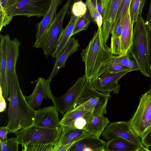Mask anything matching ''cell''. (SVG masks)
Here are the masks:
<instances>
[{
  "label": "cell",
  "instance_id": "obj_27",
  "mask_svg": "<svg viewBox=\"0 0 151 151\" xmlns=\"http://www.w3.org/2000/svg\"><path fill=\"white\" fill-rule=\"evenodd\" d=\"M112 61L115 63L127 67L132 71L139 70L136 61L132 55L129 53L124 55L114 56Z\"/></svg>",
  "mask_w": 151,
  "mask_h": 151
},
{
  "label": "cell",
  "instance_id": "obj_31",
  "mask_svg": "<svg viewBox=\"0 0 151 151\" xmlns=\"http://www.w3.org/2000/svg\"><path fill=\"white\" fill-rule=\"evenodd\" d=\"M129 69H130L123 65L115 63L112 62L111 60L105 64L101 67L98 74V78L106 71L117 72Z\"/></svg>",
  "mask_w": 151,
  "mask_h": 151
},
{
  "label": "cell",
  "instance_id": "obj_45",
  "mask_svg": "<svg viewBox=\"0 0 151 151\" xmlns=\"http://www.w3.org/2000/svg\"><path fill=\"white\" fill-rule=\"evenodd\" d=\"M82 1V0H74V2L77 1Z\"/></svg>",
  "mask_w": 151,
  "mask_h": 151
},
{
  "label": "cell",
  "instance_id": "obj_21",
  "mask_svg": "<svg viewBox=\"0 0 151 151\" xmlns=\"http://www.w3.org/2000/svg\"><path fill=\"white\" fill-rule=\"evenodd\" d=\"M61 126L62 132L58 143L55 145L76 143L88 134L84 129H79L69 126Z\"/></svg>",
  "mask_w": 151,
  "mask_h": 151
},
{
  "label": "cell",
  "instance_id": "obj_1",
  "mask_svg": "<svg viewBox=\"0 0 151 151\" xmlns=\"http://www.w3.org/2000/svg\"><path fill=\"white\" fill-rule=\"evenodd\" d=\"M9 101L7 125L9 133H15L20 129L33 124L35 110L28 104L20 88L15 71L10 76L9 82Z\"/></svg>",
  "mask_w": 151,
  "mask_h": 151
},
{
  "label": "cell",
  "instance_id": "obj_20",
  "mask_svg": "<svg viewBox=\"0 0 151 151\" xmlns=\"http://www.w3.org/2000/svg\"><path fill=\"white\" fill-rule=\"evenodd\" d=\"M63 0H52L50 7L42 20L37 24L36 40L41 38L47 30L56 15L58 6L60 5Z\"/></svg>",
  "mask_w": 151,
  "mask_h": 151
},
{
  "label": "cell",
  "instance_id": "obj_11",
  "mask_svg": "<svg viewBox=\"0 0 151 151\" xmlns=\"http://www.w3.org/2000/svg\"><path fill=\"white\" fill-rule=\"evenodd\" d=\"M86 81L85 75L80 77L75 83L63 96L57 97L52 94L51 99L54 106L63 116L80 92Z\"/></svg>",
  "mask_w": 151,
  "mask_h": 151
},
{
  "label": "cell",
  "instance_id": "obj_41",
  "mask_svg": "<svg viewBox=\"0 0 151 151\" xmlns=\"http://www.w3.org/2000/svg\"><path fill=\"white\" fill-rule=\"evenodd\" d=\"M5 99L3 97L1 92L0 91V112H2L5 110L6 108V103Z\"/></svg>",
  "mask_w": 151,
  "mask_h": 151
},
{
  "label": "cell",
  "instance_id": "obj_40",
  "mask_svg": "<svg viewBox=\"0 0 151 151\" xmlns=\"http://www.w3.org/2000/svg\"><path fill=\"white\" fill-rule=\"evenodd\" d=\"M91 0L95 7L102 16L103 11L102 7L101 0Z\"/></svg>",
  "mask_w": 151,
  "mask_h": 151
},
{
  "label": "cell",
  "instance_id": "obj_14",
  "mask_svg": "<svg viewBox=\"0 0 151 151\" xmlns=\"http://www.w3.org/2000/svg\"><path fill=\"white\" fill-rule=\"evenodd\" d=\"M10 39L9 34L0 35V88L5 100H8L9 91L6 83L7 48Z\"/></svg>",
  "mask_w": 151,
  "mask_h": 151
},
{
  "label": "cell",
  "instance_id": "obj_15",
  "mask_svg": "<svg viewBox=\"0 0 151 151\" xmlns=\"http://www.w3.org/2000/svg\"><path fill=\"white\" fill-rule=\"evenodd\" d=\"M122 0H111L102 15V37L106 43L109 37L112 26L115 21Z\"/></svg>",
  "mask_w": 151,
  "mask_h": 151
},
{
  "label": "cell",
  "instance_id": "obj_18",
  "mask_svg": "<svg viewBox=\"0 0 151 151\" xmlns=\"http://www.w3.org/2000/svg\"><path fill=\"white\" fill-rule=\"evenodd\" d=\"M134 24L131 19L129 9L122 23L120 37L121 49L120 55L126 54L130 49L132 42Z\"/></svg>",
  "mask_w": 151,
  "mask_h": 151
},
{
  "label": "cell",
  "instance_id": "obj_2",
  "mask_svg": "<svg viewBox=\"0 0 151 151\" xmlns=\"http://www.w3.org/2000/svg\"><path fill=\"white\" fill-rule=\"evenodd\" d=\"M85 67L86 80L91 83L98 78L101 67L111 61L114 56L104 42L102 37V27H98L87 47L81 53Z\"/></svg>",
  "mask_w": 151,
  "mask_h": 151
},
{
  "label": "cell",
  "instance_id": "obj_8",
  "mask_svg": "<svg viewBox=\"0 0 151 151\" xmlns=\"http://www.w3.org/2000/svg\"><path fill=\"white\" fill-rule=\"evenodd\" d=\"M52 0H18L9 9L8 15L11 21L14 16L27 17H44L48 11Z\"/></svg>",
  "mask_w": 151,
  "mask_h": 151
},
{
  "label": "cell",
  "instance_id": "obj_23",
  "mask_svg": "<svg viewBox=\"0 0 151 151\" xmlns=\"http://www.w3.org/2000/svg\"><path fill=\"white\" fill-rule=\"evenodd\" d=\"M106 151H145L142 148L120 137L107 142Z\"/></svg>",
  "mask_w": 151,
  "mask_h": 151
},
{
  "label": "cell",
  "instance_id": "obj_30",
  "mask_svg": "<svg viewBox=\"0 0 151 151\" xmlns=\"http://www.w3.org/2000/svg\"><path fill=\"white\" fill-rule=\"evenodd\" d=\"M86 4L94 22L97 25L98 27H102V16L95 7L91 0H86Z\"/></svg>",
  "mask_w": 151,
  "mask_h": 151
},
{
  "label": "cell",
  "instance_id": "obj_43",
  "mask_svg": "<svg viewBox=\"0 0 151 151\" xmlns=\"http://www.w3.org/2000/svg\"><path fill=\"white\" fill-rule=\"evenodd\" d=\"M110 1L111 0H101L103 11L106 8Z\"/></svg>",
  "mask_w": 151,
  "mask_h": 151
},
{
  "label": "cell",
  "instance_id": "obj_10",
  "mask_svg": "<svg viewBox=\"0 0 151 151\" xmlns=\"http://www.w3.org/2000/svg\"><path fill=\"white\" fill-rule=\"evenodd\" d=\"M132 71L129 69L117 72L106 71L91 83L93 88L98 91L106 93L113 92L114 93L117 94L119 93L120 88L118 81Z\"/></svg>",
  "mask_w": 151,
  "mask_h": 151
},
{
  "label": "cell",
  "instance_id": "obj_39",
  "mask_svg": "<svg viewBox=\"0 0 151 151\" xmlns=\"http://www.w3.org/2000/svg\"><path fill=\"white\" fill-rule=\"evenodd\" d=\"M149 42V60L150 69V77L151 83L150 88L151 89V29H149L148 32Z\"/></svg>",
  "mask_w": 151,
  "mask_h": 151
},
{
  "label": "cell",
  "instance_id": "obj_37",
  "mask_svg": "<svg viewBox=\"0 0 151 151\" xmlns=\"http://www.w3.org/2000/svg\"><path fill=\"white\" fill-rule=\"evenodd\" d=\"M141 141L144 146L149 149L151 147V129L141 138Z\"/></svg>",
  "mask_w": 151,
  "mask_h": 151
},
{
  "label": "cell",
  "instance_id": "obj_36",
  "mask_svg": "<svg viewBox=\"0 0 151 151\" xmlns=\"http://www.w3.org/2000/svg\"><path fill=\"white\" fill-rule=\"evenodd\" d=\"M110 48L113 55H120L121 47L120 38L119 37L112 35Z\"/></svg>",
  "mask_w": 151,
  "mask_h": 151
},
{
  "label": "cell",
  "instance_id": "obj_5",
  "mask_svg": "<svg viewBox=\"0 0 151 151\" xmlns=\"http://www.w3.org/2000/svg\"><path fill=\"white\" fill-rule=\"evenodd\" d=\"M70 5L67 1L55 16L52 23L43 36L36 40L33 47L42 48L46 58L51 55L60 41L64 31L63 22L68 12Z\"/></svg>",
  "mask_w": 151,
  "mask_h": 151
},
{
  "label": "cell",
  "instance_id": "obj_34",
  "mask_svg": "<svg viewBox=\"0 0 151 151\" xmlns=\"http://www.w3.org/2000/svg\"><path fill=\"white\" fill-rule=\"evenodd\" d=\"M54 145L52 144H29L24 145L22 151H53Z\"/></svg>",
  "mask_w": 151,
  "mask_h": 151
},
{
  "label": "cell",
  "instance_id": "obj_35",
  "mask_svg": "<svg viewBox=\"0 0 151 151\" xmlns=\"http://www.w3.org/2000/svg\"><path fill=\"white\" fill-rule=\"evenodd\" d=\"M87 8L86 4L82 1L75 2L72 5V14L77 17L82 16L86 14Z\"/></svg>",
  "mask_w": 151,
  "mask_h": 151
},
{
  "label": "cell",
  "instance_id": "obj_29",
  "mask_svg": "<svg viewBox=\"0 0 151 151\" xmlns=\"http://www.w3.org/2000/svg\"><path fill=\"white\" fill-rule=\"evenodd\" d=\"M10 0H0V31L11 22L8 15Z\"/></svg>",
  "mask_w": 151,
  "mask_h": 151
},
{
  "label": "cell",
  "instance_id": "obj_24",
  "mask_svg": "<svg viewBox=\"0 0 151 151\" xmlns=\"http://www.w3.org/2000/svg\"><path fill=\"white\" fill-rule=\"evenodd\" d=\"M79 17L72 14L68 24L64 29L60 41L51 55L52 58H57L65 47L72 36L74 25Z\"/></svg>",
  "mask_w": 151,
  "mask_h": 151
},
{
  "label": "cell",
  "instance_id": "obj_7",
  "mask_svg": "<svg viewBox=\"0 0 151 151\" xmlns=\"http://www.w3.org/2000/svg\"><path fill=\"white\" fill-rule=\"evenodd\" d=\"M128 121L131 129L141 138L151 129V89L142 95L136 111Z\"/></svg>",
  "mask_w": 151,
  "mask_h": 151
},
{
  "label": "cell",
  "instance_id": "obj_12",
  "mask_svg": "<svg viewBox=\"0 0 151 151\" xmlns=\"http://www.w3.org/2000/svg\"><path fill=\"white\" fill-rule=\"evenodd\" d=\"M36 85L32 94L28 96H24L29 105L34 110L40 109L44 99H51L52 94L50 86V81L43 78L39 77L35 82Z\"/></svg>",
  "mask_w": 151,
  "mask_h": 151
},
{
  "label": "cell",
  "instance_id": "obj_38",
  "mask_svg": "<svg viewBox=\"0 0 151 151\" xmlns=\"http://www.w3.org/2000/svg\"><path fill=\"white\" fill-rule=\"evenodd\" d=\"M0 130V141L4 142L8 139L7 135L9 133V129L6 126L1 127Z\"/></svg>",
  "mask_w": 151,
  "mask_h": 151
},
{
  "label": "cell",
  "instance_id": "obj_19",
  "mask_svg": "<svg viewBox=\"0 0 151 151\" xmlns=\"http://www.w3.org/2000/svg\"><path fill=\"white\" fill-rule=\"evenodd\" d=\"M20 42L17 38L10 40L7 48L6 83L9 89V82L11 75L16 70V66L19 55Z\"/></svg>",
  "mask_w": 151,
  "mask_h": 151
},
{
  "label": "cell",
  "instance_id": "obj_44",
  "mask_svg": "<svg viewBox=\"0 0 151 151\" xmlns=\"http://www.w3.org/2000/svg\"><path fill=\"white\" fill-rule=\"evenodd\" d=\"M17 0H10V8L13 5H14V4H15Z\"/></svg>",
  "mask_w": 151,
  "mask_h": 151
},
{
  "label": "cell",
  "instance_id": "obj_32",
  "mask_svg": "<svg viewBox=\"0 0 151 151\" xmlns=\"http://www.w3.org/2000/svg\"><path fill=\"white\" fill-rule=\"evenodd\" d=\"M86 14L80 17L77 21L73 28L72 36L81 31L86 30L88 27L91 21L89 16Z\"/></svg>",
  "mask_w": 151,
  "mask_h": 151
},
{
  "label": "cell",
  "instance_id": "obj_26",
  "mask_svg": "<svg viewBox=\"0 0 151 151\" xmlns=\"http://www.w3.org/2000/svg\"><path fill=\"white\" fill-rule=\"evenodd\" d=\"M91 112L78 108L67 111L60 120L59 125L71 126L75 122Z\"/></svg>",
  "mask_w": 151,
  "mask_h": 151
},
{
  "label": "cell",
  "instance_id": "obj_42",
  "mask_svg": "<svg viewBox=\"0 0 151 151\" xmlns=\"http://www.w3.org/2000/svg\"><path fill=\"white\" fill-rule=\"evenodd\" d=\"M145 22L149 29H151V0L150 8Z\"/></svg>",
  "mask_w": 151,
  "mask_h": 151
},
{
  "label": "cell",
  "instance_id": "obj_33",
  "mask_svg": "<svg viewBox=\"0 0 151 151\" xmlns=\"http://www.w3.org/2000/svg\"><path fill=\"white\" fill-rule=\"evenodd\" d=\"M1 151H19V140L17 137L10 138L5 142H0Z\"/></svg>",
  "mask_w": 151,
  "mask_h": 151
},
{
  "label": "cell",
  "instance_id": "obj_13",
  "mask_svg": "<svg viewBox=\"0 0 151 151\" xmlns=\"http://www.w3.org/2000/svg\"><path fill=\"white\" fill-rule=\"evenodd\" d=\"M58 111L51 106L35 111V119L32 125L45 128L60 127Z\"/></svg>",
  "mask_w": 151,
  "mask_h": 151
},
{
  "label": "cell",
  "instance_id": "obj_17",
  "mask_svg": "<svg viewBox=\"0 0 151 151\" xmlns=\"http://www.w3.org/2000/svg\"><path fill=\"white\" fill-rule=\"evenodd\" d=\"M79 47L80 44L77 39L74 37L70 38L63 50L56 58L53 69L47 79L48 80L51 81L60 69L65 67L68 57L77 52Z\"/></svg>",
  "mask_w": 151,
  "mask_h": 151
},
{
  "label": "cell",
  "instance_id": "obj_22",
  "mask_svg": "<svg viewBox=\"0 0 151 151\" xmlns=\"http://www.w3.org/2000/svg\"><path fill=\"white\" fill-rule=\"evenodd\" d=\"M109 123L108 119L104 115L93 116L84 130L88 134L99 137Z\"/></svg>",
  "mask_w": 151,
  "mask_h": 151
},
{
  "label": "cell",
  "instance_id": "obj_28",
  "mask_svg": "<svg viewBox=\"0 0 151 151\" xmlns=\"http://www.w3.org/2000/svg\"><path fill=\"white\" fill-rule=\"evenodd\" d=\"M146 0H131L129 7L131 19L134 24L141 16Z\"/></svg>",
  "mask_w": 151,
  "mask_h": 151
},
{
  "label": "cell",
  "instance_id": "obj_25",
  "mask_svg": "<svg viewBox=\"0 0 151 151\" xmlns=\"http://www.w3.org/2000/svg\"><path fill=\"white\" fill-rule=\"evenodd\" d=\"M131 0H122L118 11L116 20L110 31L111 35H116L122 32L124 18L129 9Z\"/></svg>",
  "mask_w": 151,
  "mask_h": 151
},
{
  "label": "cell",
  "instance_id": "obj_3",
  "mask_svg": "<svg viewBox=\"0 0 151 151\" xmlns=\"http://www.w3.org/2000/svg\"><path fill=\"white\" fill-rule=\"evenodd\" d=\"M149 29L142 16L135 22L132 44L128 53L136 61L139 70L144 76L150 77L149 60Z\"/></svg>",
  "mask_w": 151,
  "mask_h": 151
},
{
  "label": "cell",
  "instance_id": "obj_6",
  "mask_svg": "<svg viewBox=\"0 0 151 151\" xmlns=\"http://www.w3.org/2000/svg\"><path fill=\"white\" fill-rule=\"evenodd\" d=\"M62 130L58 128H45L32 125L23 128L15 133L19 144L22 146L29 144H52L58 143Z\"/></svg>",
  "mask_w": 151,
  "mask_h": 151
},
{
  "label": "cell",
  "instance_id": "obj_9",
  "mask_svg": "<svg viewBox=\"0 0 151 151\" xmlns=\"http://www.w3.org/2000/svg\"><path fill=\"white\" fill-rule=\"evenodd\" d=\"M107 142L116 137L126 139L144 149L150 150L145 147L141 140L131 129L128 121L115 122L109 123L102 134Z\"/></svg>",
  "mask_w": 151,
  "mask_h": 151
},
{
  "label": "cell",
  "instance_id": "obj_16",
  "mask_svg": "<svg viewBox=\"0 0 151 151\" xmlns=\"http://www.w3.org/2000/svg\"><path fill=\"white\" fill-rule=\"evenodd\" d=\"M107 142L88 134L77 141L70 151H106Z\"/></svg>",
  "mask_w": 151,
  "mask_h": 151
},
{
  "label": "cell",
  "instance_id": "obj_4",
  "mask_svg": "<svg viewBox=\"0 0 151 151\" xmlns=\"http://www.w3.org/2000/svg\"><path fill=\"white\" fill-rule=\"evenodd\" d=\"M111 97L109 93L96 90L91 82L86 80L79 94L67 111L81 107L92 112L93 116L104 115L106 113L108 101Z\"/></svg>",
  "mask_w": 151,
  "mask_h": 151
}]
</instances>
